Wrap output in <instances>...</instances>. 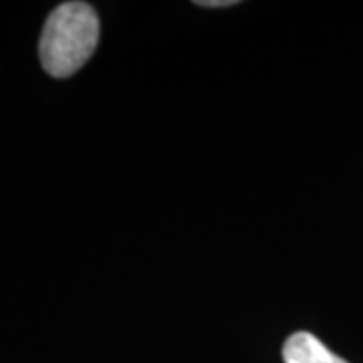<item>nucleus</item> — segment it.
Instances as JSON below:
<instances>
[{"mask_svg":"<svg viewBox=\"0 0 363 363\" xmlns=\"http://www.w3.org/2000/svg\"><path fill=\"white\" fill-rule=\"evenodd\" d=\"M99 43V16L87 2L57 6L43 28L39 57L52 77H71L89 61Z\"/></svg>","mask_w":363,"mask_h":363,"instance_id":"nucleus-1","label":"nucleus"},{"mask_svg":"<svg viewBox=\"0 0 363 363\" xmlns=\"http://www.w3.org/2000/svg\"><path fill=\"white\" fill-rule=\"evenodd\" d=\"M283 359L285 363H347L307 331H298L286 339Z\"/></svg>","mask_w":363,"mask_h":363,"instance_id":"nucleus-2","label":"nucleus"},{"mask_svg":"<svg viewBox=\"0 0 363 363\" xmlns=\"http://www.w3.org/2000/svg\"><path fill=\"white\" fill-rule=\"evenodd\" d=\"M198 6H210V9H216V6H233L236 4L234 0H200L196 2Z\"/></svg>","mask_w":363,"mask_h":363,"instance_id":"nucleus-3","label":"nucleus"}]
</instances>
